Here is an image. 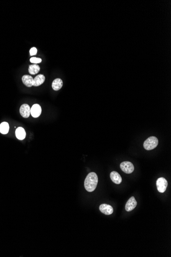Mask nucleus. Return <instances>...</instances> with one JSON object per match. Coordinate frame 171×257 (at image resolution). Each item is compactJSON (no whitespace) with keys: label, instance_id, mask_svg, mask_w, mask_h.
<instances>
[{"label":"nucleus","instance_id":"nucleus-11","mask_svg":"<svg viewBox=\"0 0 171 257\" xmlns=\"http://www.w3.org/2000/svg\"><path fill=\"white\" fill-rule=\"evenodd\" d=\"M63 85L62 81L59 78H57L54 80L52 84V87L55 91H57L61 89Z\"/></svg>","mask_w":171,"mask_h":257},{"label":"nucleus","instance_id":"nucleus-5","mask_svg":"<svg viewBox=\"0 0 171 257\" xmlns=\"http://www.w3.org/2000/svg\"><path fill=\"white\" fill-rule=\"evenodd\" d=\"M30 107L27 104H23L20 107V114L23 118H28L30 114Z\"/></svg>","mask_w":171,"mask_h":257},{"label":"nucleus","instance_id":"nucleus-16","mask_svg":"<svg viewBox=\"0 0 171 257\" xmlns=\"http://www.w3.org/2000/svg\"><path fill=\"white\" fill-rule=\"evenodd\" d=\"M30 61L32 63H34V64H37L38 63H41L42 60L39 58L32 57L30 59Z\"/></svg>","mask_w":171,"mask_h":257},{"label":"nucleus","instance_id":"nucleus-3","mask_svg":"<svg viewBox=\"0 0 171 257\" xmlns=\"http://www.w3.org/2000/svg\"><path fill=\"white\" fill-rule=\"evenodd\" d=\"M168 183L167 180L164 178H160L157 179L156 186L159 192L164 193L167 189Z\"/></svg>","mask_w":171,"mask_h":257},{"label":"nucleus","instance_id":"nucleus-7","mask_svg":"<svg viewBox=\"0 0 171 257\" xmlns=\"http://www.w3.org/2000/svg\"><path fill=\"white\" fill-rule=\"evenodd\" d=\"M100 211L103 214L110 215L113 213V208L107 204H102L100 206Z\"/></svg>","mask_w":171,"mask_h":257},{"label":"nucleus","instance_id":"nucleus-12","mask_svg":"<svg viewBox=\"0 0 171 257\" xmlns=\"http://www.w3.org/2000/svg\"><path fill=\"white\" fill-rule=\"evenodd\" d=\"M45 81V77L43 75H39L36 76L33 79V84L34 86H39L43 84Z\"/></svg>","mask_w":171,"mask_h":257},{"label":"nucleus","instance_id":"nucleus-10","mask_svg":"<svg viewBox=\"0 0 171 257\" xmlns=\"http://www.w3.org/2000/svg\"><path fill=\"white\" fill-rule=\"evenodd\" d=\"M22 82L27 87H30L33 86V79L31 76L29 75H24L23 76L22 78Z\"/></svg>","mask_w":171,"mask_h":257},{"label":"nucleus","instance_id":"nucleus-2","mask_svg":"<svg viewBox=\"0 0 171 257\" xmlns=\"http://www.w3.org/2000/svg\"><path fill=\"white\" fill-rule=\"evenodd\" d=\"M158 144V140L155 137H150L144 141L143 147L147 150H152L156 148Z\"/></svg>","mask_w":171,"mask_h":257},{"label":"nucleus","instance_id":"nucleus-8","mask_svg":"<svg viewBox=\"0 0 171 257\" xmlns=\"http://www.w3.org/2000/svg\"><path fill=\"white\" fill-rule=\"evenodd\" d=\"M42 113L41 107L39 104H36L31 108L30 114L34 118H38Z\"/></svg>","mask_w":171,"mask_h":257},{"label":"nucleus","instance_id":"nucleus-1","mask_svg":"<svg viewBox=\"0 0 171 257\" xmlns=\"http://www.w3.org/2000/svg\"><path fill=\"white\" fill-rule=\"evenodd\" d=\"M98 184V177L95 173H90L88 175L84 182L86 190L88 192H92L96 189Z\"/></svg>","mask_w":171,"mask_h":257},{"label":"nucleus","instance_id":"nucleus-14","mask_svg":"<svg viewBox=\"0 0 171 257\" xmlns=\"http://www.w3.org/2000/svg\"><path fill=\"white\" fill-rule=\"evenodd\" d=\"M40 70V67L38 64H32L29 66V72L31 75H36L39 73Z\"/></svg>","mask_w":171,"mask_h":257},{"label":"nucleus","instance_id":"nucleus-17","mask_svg":"<svg viewBox=\"0 0 171 257\" xmlns=\"http://www.w3.org/2000/svg\"><path fill=\"white\" fill-rule=\"evenodd\" d=\"M37 52H38V50L36 47H32V48H31L30 52H29L30 55L31 56L36 55V54H37Z\"/></svg>","mask_w":171,"mask_h":257},{"label":"nucleus","instance_id":"nucleus-4","mask_svg":"<svg viewBox=\"0 0 171 257\" xmlns=\"http://www.w3.org/2000/svg\"><path fill=\"white\" fill-rule=\"evenodd\" d=\"M121 170L125 173L130 174L134 170V166L132 163L128 161L123 162L120 165Z\"/></svg>","mask_w":171,"mask_h":257},{"label":"nucleus","instance_id":"nucleus-13","mask_svg":"<svg viewBox=\"0 0 171 257\" xmlns=\"http://www.w3.org/2000/svg\"><path fill=\"white\" fill-rule=\"evenodd\" d=\"M16 135L18 139L22 140L26 137V132L23 127H19L16 129Z\"/></svg>","mask_w":171,"mask_h":257},{"label":"nucleus","instance_id":"nucleus-9","mask_svg":"<svg viewBox=\"0 0 171 257\" xmlns=\"http://www.w3.org/2000/svg\"><path fill=\"white\" fill-rule=\"evenodd\" d=\"M110 178L113 182L116 184H120L122 182V178L120 175L116 171H113L110 173Z\"/></svg>","mask_w":171,"mask_h":257},{"label":"nucleus","instance_id":"nucleus-6","mask_svg":"<svg viewBox=\"0 0 171 257\" xmlns=\"http://www.w3.org/2000/svg\"><path fill=\"white\" fill-rule=\"evenodd\" d=\"M137 201L134 196L131 197L127 201L125 206V209L127 211H131L133 210L137 206Z\"/></svg>","mask_w":171,"mask_h":257},{"label":"nucleus","instance_id":"nucleus-15","mask_svg":"<svg viewBox=\"0 0 171 257\" xmlns=\"http://www.w3.org/2000/svg\"><path fill=\"white\" fill-rule=\"evenodd\" d=\"M9 124L6 122H4L0 124V132L2 134H7L9 131Z\"/></svg>","mask_w":171,"mask_h":257}]
</instances>
